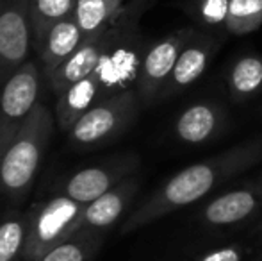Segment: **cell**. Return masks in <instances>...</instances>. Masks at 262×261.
<instances>
[{"mask_svg":"<svg viewBox=\"0 0 262 261\" xmlns=\"http://www.w3.org/2000/svg\"><path fill=\"white\" fill-rule=\"evenodd\" d=\"M259 163H262V136L241 142L232 149L186 167L162 183L127 216L121 226V233L128 234L138 231L169 213L202 200L223 183L237 177Z\"/></svg>","mask_w":262,"mask_h":261,"instance_id":"obj_1","label":"cell"},{"mask_svg":"<svg viewBox=\"0 0 262 261\" xmlns=\"http://www.w3.org/2000/svg\"><path fill=\"white\" fill-rule=\"evenodd\" d=\"M55 115L39 102L0 152V198L21 206L29 197L54 134Z\"/></svg>","mask_w":262,"mask_h":261,"instance_id":"obj_2","label":"cell"},{"mask_svg":"<svg viewBox=\"0 0 262 261\" xmlns=\"http://www.w3.org/2000/svg\"><path fill=\"white\" fill-rule=\"evenodd\" d=\"M141 102L134 88H123L91 106L68 129L77 150H91L120 138L138 118Z\"/></svg>","mask_w":262,"mask_h":261,"instance_id":"obj_3","label":"cell"},{"mask_svg":"<svg viewBox=\"0 0 262 261\" xmlns=\"http://www.w3.org/2000/svg\"><path fill=\"white\" fill-rule=\"evenodd\" d=\"M86 204L55 193L29 209V238L24 261H38L79 231Z\"/></svg>","mask_w":262,"mask_h":261,"instance_id":"obj_4","label":"cell"},{"mask_svg":"<svg viewBox=\"0 0 262 261\" xmlns=\"http://www.w3.org/2000/svg\"><path fill=\"white\" fill-rule=\"evenodd\" d=\"M41 77L38 65L27 61L0 86V152L39 104Z\"/></svg>","mask_w":262,"mask_h":261,"instance_id":"obj_5","label":"cell"},{"mask_svg":"<svg viewBox=\"0 0 262 261\" xmlns=\"http://www.w3.org/2000/svg\"><path fill=\"white\" fill-rule=\"evenodd\" d=\"M194 29L186 27L164 36L154 45L148 47V50L143 56L141 63L136 72V84L134 90L139 97V102L145 108L154 106L157 101H161V93L171 75L175 63L182 52L184 45L191 38Z\"/></svg>","mask_w":262,"mask_h":261,"instance_id":"obj_6","label":"cell"},{"mask_svg":"<svg viewBox=\"0 0 262 261\" xmlns=\"http://www.w3.org/2000/svg\"><path fill=\"white\" fill-rule=\"evenodd\" d=\"M139 165H141V159L138 154H118L100 165L80 168V170L62 177L55 186V193H62L77 202L90 204L91 200L114 188L118 183L134 175Z\"/></svg>","mask_w":262,"mask_h":261,"instance_id":"obj_7","label":"cell"},{"mask_svg":"<svg viewBox=\"0 0 262 261\" xmlns=\"http://www.w3.org/2000/svg\"><path fill=\"white\" fill-rule=\"evenodd\" d=\"M125 9L116 22L105 31L90 36L82 42V45L73 52L72 57L64 61L52 75L47 77L49 88L55 95L62 93L66 88L75 84L77 81L84 79L90 73H93L111 54L114 52V47L118 45L121 34L125 32Z\"/></svg>","mask_w":262,"mask_h":261,"instance_id":"obj_8","label":"cell"},{"mask_svg":"<svg viewBox=\"0 0 262 261\" xmlns=\"http://www.w3.org/2000/svg\"><path fill=\"white\" fill-rule=\"evenodd\" d=\"M32 43L29 0H2L0 6V86L27 63Z\"/></svg>","mask_w":262,"mask_h":261,"instance_id":"obj_9","label":"cell"},{"mask_svg":"<svg viewBox=\"0 0 262 261\" xmlns=\"http://www.w3.org/2000/svg\"><path fill=\"white\" fill-rule=\"evenodd\" d=\"M262 211V181H250L237 188L220 193L200 208L196 218L210 229L234 227L255 218Z\"/></svg>","mask_w":262,"mask_h":261,"instance_id":"obj_10","label":"cell"},{"mask_svg":"<svg viewBox=\"0 0 262 261\" xmlns=\"http://www.w3.org/2000/svg\"><path fill=\"white\" fill-rule=\"evenodd\" d=\"M111 56L84 79L77 81L70 88H66L62 93L57 95V102H55V122H57L59 129L68 132L70 127L91 108L98 101H102L107 95L114 93L120 88H114L116 79L107 77L111 73Z\"/></svg>","mask_w":262,"mask_h":261,"instance_id":"obj_11","label":"cell"},{"mask_svg":"<svg viewBox=\"0 0 262 261\" xmlns=\"http://www.w3.org/2000/svg\"><path fill=\"white\" fill-rule=\"evenodd\" d=\"M220 45L221 39L216 36V32L194 29L191 38L184 45L182 52H180L179 59L175 63V68H173L171 75H169L168 83L162 90L161 101L180 95L184 90L193 86L204 75V72L207 70Z\"/></svg>","mask_w":262,"mask_h":261,"instance_id":"obj_12","label":"cell"},{"mask_svg":"<svg viewBox=\"0 0 262 261\" xmlns=\"http://www.w3.org/2000/svg\"><path fill=\"white\" fill-rule=\"evenodd\" d=\"M227 111L216 101H200L187 106L173 122V134L184 145H207L223 134Z\"/></svg>","mask_w":262,"mask_h":261,"instance_id":"obj_13","label":"cell"},{"mask_svg":"<svg viewBox=\"0 0 262 261\" xmlns=\"http://www.w3.org/2000/svg\"><path fill=\"white\" fill-rule=\"evenodd\" d=\"M139 190V177L138 175H130V177L123 179L118 183L114 188L105 192L90 204H86L80 218L79 231H97V233H104L111 226L121 218L125 211L128 209L130 202L134 200L136 193Z\"/></svg>","mask_w":262,"mask_h":261,"instance_id":"obj_14","label":"cell"},{"mask_svg":"<svg viewBox=\"0 0 262 261\" xmlns=\"http://www.w3.org/2000/svg\"><path fill=\"white\" fill-rule=\"evenodd\" d=\"M84 39L86 38L80 31L75 16L64 18L52 25L41 38V42L34 45L43 77L47 79L49 75H52L68 57L73 56V52L82 45Z\"/></svg>","mask_w":262,"mask_h":261,"instance_id":"obj_15","label":"cell"},{"mask_svg":"<svg viewBox=\"0 0 262 261\" xmlns=\"http://www.w3.org/2000/svg\"><path fill=\"white\" fill-rule=\"evenodd\" d=\"M225 83L228 95L235 104L255 98L262 93V56L259 54H243L228 66Z\"/></svg>","mask_w":262,"mask_h":261,"instance_id":"obj_16","label":"cell"},{"mask_svg":"<svg viewBox=\"0 0 262 261\" xmlns=\"http://www.w3.org/2000/svg\"><path fill=\"white\" fill-rule=\"evenodd\" d=\"M29 238V211L7 206L0 213V261H24Z\"/></svg>","mask_w":262,"mask_h":261,"instance_id":"obj_17","label":"cell"},{"mask_svg":"<svg viewBox=\"0 0 262 261\" xmlns=\"http://www.w3.org/2000/svg\"><path fill=\"white\" fill-rule=\"evenodd\" d=\"M123 13V0H77L75 20L84 38L105 31Z\"/></svg>","mask_w":262,"mask_h":261,"instance_id":"obj_18","label":"cell"},{"mask_svg":"<svg viewBox=\"0 0 262 261\" xmlns=\"http://www.w3.org/2000/svg\"><path fill=\"white\" fill-rule=\"evenodd\" d=\"M104 242V233L77 231L38 261H93Z\"/></svg>","mask_w":262,"mask_h":261,"instance_id":"obj_19","label":"cell"},{"mask_svg":"<svg viewBox=\"0 0 262 261\" xmlns=\"http://www.w3.org/2000/svg\"><path fill=\"white\" fill-rule=\"evenodd\" d=\"M77 0H29L32 45H38L52 25L75 14Z\"/></svg>","mask_w":262,"mask_h":261,"instance_id":"obj_20","label":"cell"},{"mask_svg":"<svg viewBox=\"0 0 262 261\" xmlns=\"http://www.w3.org/2000/svg\"><path fill=\"white\" fill-rule=\"evenodd\" d=\"M262 25V0H228L225 31L232 36H245Z\"/></svg>","mask_w":262,"mask_h":261,"instance_id":"obj_21","label":"cell"},{"mask_svg":"<svg viewBox=\"0 0 262 261\" xmlns=\"http://www.w3.org/2000/svg\"><path fill=\"white\" fill-rule=\"evenodd\" d=\"M186 11L200 27L217 34V31H225L228 0H186Z\"/></svg>","mask_w":262,"mask_h":261,"instance_id":"obj_22","label":"cell"},{"mask_svg":"<svg viewBox=\"0 0 262 261\" xmlns=\"http://www.w3.org/2000/svg\"><path fill=\"white\" fill-rule=\"evenodd\" d=\"M250 252H252L250 247L234 244V245H227V247L214 249L210 252H205L196 261H245Z\"/></svg>","mask_w":262,"mask_h":261,"instance_id":"obj_23","label":"cell"},{"mask_svg":"<svg viewBox=\"0 0 262 261\" xmlns=\"http://www.w3.org/2000/svg\"><path fill=\"white\" fill-rule=\"evenodd\" d=\"M253 233H257V234H262V222H259L255 226V229H253Z\"/></svg>","mask_w":262,"mask_h":261,"instance_id":"obj_24","label":"cell"},{"mask_svg":"<svg viewBox=\"0 0 262 261\" xmlns=\"http://www.w3.org/2000/svg\"><path fill=\"white\" fill-rule=\"evenodd\" d=\"M0 6H2V0H0Z\"/></svg>","mask_w":262,"mask_h":261,"instance_id":"obj_25","label":"cell"},{"mask_svg":"<svg viewBox=\"0 0 262 261\" xmlns=\"http://www.w3.org/2000/svg\"><path fill=\"white\" fill-rule=\"evenodd\" d=\"M260 261H262V256H260Z\"/></svg>","mask_w":262,"mask_h":261,"instance_id":"obj_26","label":"cell"},{"mask_svg":"<svg viewBox=\"0 0 262 261\" xmlns=\"http://www.w3.org/2000/svg\"><path fill=\"white\" fill-rule=\"evenodd\" d=\"M260 181H262V177H260Z\"/></svg>","mask_w":262,"mask_h":261,"instance_id":"obj_27","label":"cell"}]
</instances>
